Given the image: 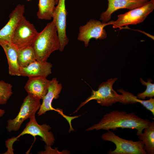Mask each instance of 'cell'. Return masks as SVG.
Segmentation results:
<instances>
[{"label":"cell","mask_w":154,"mask_h":154,"mask_svg":"<svg viewBox=\"0 0 154 154\" xmlns=\"http://www.w3.org/2000/svg\"><path fill=\"white\" fill-rule=\"evenodd\" d=\"M151 122L141 118L133 113H127L124 111L113 110L104 114L98 123L88 128L87 131L104 129L117 130L118 128L135 129L138 136Z\"/></svg>","instance_id":"1"},{"label":"cell","mask_w":154,"mask_h":154,"mask_svg":"<svg viewBox=\"0 0 154 154\" xmlns=\"http://www.w3.org/2000/svg\"><path fill=\"white\" fill-rule=\"evenodd\" d=\"M32 46L36 60L41 62L47 61L53 52L59 50L60 42L54 21L47 23L44 29L39 33Z\"/></svg>","instance_id":"2"},{"label":"cell","mask_w":154,"mask_h":154,"mask_svg":"<svg viewBox=\"0 0 154 154\" xmlns=\"http://www.w3.org/2000/svg\"><path fill=\"white\" fill-rule=\"evenodd\" d=\"M117 79L116 78L109 79L100 84L97 90L92 89L91 95L80 104L74 113L77 112L82 107L93 100H96L102 106L108 107L117 102L125 105L123 95L118 94L113 88V84Z\"/></svg>","instance_id":"3"},{"label":"cell","mask_w":154,"mask_h":154,"mask_svg":"<svg viewBox=\"0 0 154 154\" xmlns=\"http://www.w3.org/2000/svg\"><path fill=\"white\" fill-rule=\"evenodd\" d=\"M29 121L26 125L23 131L16 137H12L5 141V145L7 150L5 152L7 154H13V145L14 143L21 136L25 134L31 135L34 137L39 136L42 140L48 146L53 145L55 140L52 133L49 131L51 128L46 124L39 125L37 122L35 116L29 118Z\"/></svg>","instance_id":"4"},{"label":"cell","mask_w":154,"mask_h":154,"mask_svg":"<svg viewBox=\"0 0 154 154\" xmlns=\"http://www.w3.org/2000/svg\"><path fill=\"white\" fill-rule=\"evenodd\" d=\"M40 99L28 94L24 98L19 112L16 117L7 121L6 128L8 132L17 131L23 122L28 118L35 116L37 111L41 106Z\"/></svg>","instance_id":"5"},{"label":"cell","mask_w":154,"mask_h":154,"mask_svg":"<svg viewBox=\"0 0 154 154\" xmlns=\"http://www.w3.org/2000/svg\"><path fill=\"white\" fill-rule=\"evenodd\" d=\"M103 134L102 139L111 142L116 145L115 149L110 150V154H146L144 149V144L141 140L134 141L122 139L110 130Z\"/></svg>","instance_id":"6"},{"label":"cell","mask_w":154,"mask_h":154,"mask_svg":"<svg viewBox=\"0 0 154 154\" xmlns=\"http://www.w3.org/2000/svg\"><path fill=\"white\" fill-rule=\"evenodd\" d=\"M154 9V0H150L143 6L118 15V18L112 25L114 28L123 26L135 25L143 22Z\"/></svg>","instance_id":"7"},{"label":"cell","mask_w":154,"mask_h":154,"mask_svg":"<svg viewBox=\"0 0 154 154\" xmlns=\"http://www.w3.org/2000/svg\"><path fill=\"white\" fill-rule=\"evenodd\" d=\"M39 33L23 16L16 28L11 42L18 48L32 46Z\"/></svg>","instance_id":"8"},{"label":"cell","mask_w":154,"mask_h":154,"mask_svg":"<svg viewBox=\"0 0 154 154\" xmlns=\"http://www.w3.org/2000/svg\"><path fill=\"white\" fill-rule=\"evenodd\" d=\"M114 21L103 23L94 19H90L84 25L79 28V33L77 39L84 42L85 46L87 47L91 39L96 40L106 38L107 34L104 27L109 25H112Z\"/></svg>","instance_id":"9"},{"label":"cell","mask_w":154,"mask_h":154,"mask_svg":"<svg viewBox=\"0 0 154 154\" xmlns=\"http://www.w3.org/2000/svg\"><path fill=\"white\" fill-rule=\"evenodd\" d=\"M65 3V0H58L52 17V20L55 23L60 40L59 51L60 52L63 50L69 41L66 34V16L68 13Z\"/></svg>","instance_id":"10"},{"label":"cell","mask_w":154,"mask_h":154,"mask_svg":"<svg viewBox=\"0 0 154 154\" xmlns=\"http://www.w3.org/2000/svg\"><path fill=\"white\" fill-rule=\"evenodd\" d=\"M108 7L100 15V20L107 23L110 20L112 13L119 9L131 10L143 6L150 0H107Z\"/></svg>","instance_id":"11"},{"label":"cell","mask_w":154,"mask_h":154,"mask_svg":"<svg viewBox=\"0 0 154 154\" xmlns=\"http://www.w3.org/2000/svg\"><path fill=\"white\" fill-rule=\"evenodd\" d=\"M25 9L24 5L19 4L10 14L8 21L0 30V41L11 42L13 33L24 16Z\"/></svg>","instance_id":"12"},{"label":"cell","mask_w":154,"mask_h":154,"mask_svg":"<svg viewBox=\"0 0 154 154\" xmlns=\"http://www.w3.org/2000/svg\"><path fill=\"white\" fill-rule=\"evenodd\" d=\"M50 80L43 76L29 77L24 88L28 94L42 99L47 93Z\"/></svg>","instance_id":"13"},{"label":"cell","mask_w":154,"mask_h":154,"mask_svg":"<svg viewBox=\"0 0 154 154\" xmlns=\"http://www.w3.org/2000/svg\"><path fill=\"white\" fill-rule=\"evenodd\" d=\"M62 88V84L59 83L56 78L50 80L47 92L42 99V103L37 113L38 116L45 114L47 111L54 110L52 106V100L59 97Z\"/></svg>","instance_id":"14"},{"label":"cell","mask_w":154,"mask_h":154,"mask_svg":"<svg viewBox=\"0 0 154 154\" xmlns=\"http://www.w3.org/2000/svg\"><path fill=\"white\" fill-rule=\"evenodd\" d=\"M52 65L47 61L41 62L36 60L27 66L20 68V76L28 77L43 76L47 77L51 73Z\"/></svg>","instance_id":"15"},{"label":"cell","mask_w":154,"mask_h":154,"mask_svg":"<svg viewBox=\"0 0 154 154\" xmlns=\"http://www.w3.org/2000/svg\"><path fill=\"white\" fill-rule=\"evenodd\" d=\"M0 45L6 54L9 65V73L11 76H20L18 61V48L11 42L1 41Z\"/></svg>","instance_id":"16"},{"label":"cell","mask_w":154,"mask_h":154,"mask_svg":"<svg viewBox=\"0 0 154 154\" xmlns=\"http://www.w3.org/2000/svg\"><path fill=\"white\" fill-rule=\"evenodd\" d=\"M138 136L140 140L144 144V149L147 154H154V122H151L149 125L143 130Z\"/></svg>","instance_id":"17"},{"label":"cell","mask_w":154,"mask_h":154,"mask_svg":"<svg viewBox=\"0 0 154 154\" xmlns=\"http://www.w3.org/2000/svg\"><path fill=\"white\" fill-rule=\"evenodd\" d=\"M56 5L55 0H39L37 16L41 20H50Z\"/></svg>","instance_id":"18"},{"label":"cell","mask_w":154,"mask_h":154,"mask_svg":"<svg viewBox=\"0 0 154 154\" xmlns=\"http://www.w3.org/2000/svg\"><path fill=\"white\" fill-rule=\"evenodd\" d=\"M117 91L121 94L124 97L125 105L139 103L147 109L150 111L154 115V99L150 98L149 100H144L139 99L137 96L132 94L125 91L123 89H119Z\"/></svg>","instance_id":"19"},{"label":"cell","mask_w":154,"mask_h":154,"mask_svg":"<svg viewBox=\"0 0 154 154\" xmlns=\"http://www.w3.org/2000/svg\"><path fill=\"white\" fill-rule=\"evenodd\" d=\"M36 60L32 46L18 49V61L20 68L25 67Z\"/></svg>","instance_id":"20"},{"label":"cell","mask_w":154,"mask_h":154,"mask_svg":"<svg viewBox=\"0 0 154 154\" xmlns=\"http://www.w3.org/2000/svg\"><path fill=\"white\" fill-rule=\"evenodd\" d=\"M12 87L11 84L0 81V105L7 104L13 94Z\"/></svg>","instance_id":"21"},{"label":"cell","mask_w":154,"mask_h":154,"mask_svg":"<svg viewBox=\"0 0 154 154\" xmlns=\"http://www.w3.org/2000/svg\"><path fill=\"white\" fill-rule=\"evenodd\" d=\"M140 80L142 84L146 86V90L143 92L139 93L137 96L139 99L145 100L146 98L153 97L154 96V84L151 83L152 80L151 78L148 79L147 82L144 81L141 78Z\"/></svg>","instance_id":"22"},{"label":"cell","mask_w":154,"mask_h":154,"mask_svg":"<svg viewBox=\"0 0 154 154\" xmlns=\"http://www.w3.org/2000/svg\"><path fill=\"white\" fill-rule=\"evenodd\" d=\"M5 113V111L4 110L0 109V117H3Z\"/></svg>","instance_id":"23"},{"label":"cell","mask_w":154,"mask_h":154,"mask_svg":"<svg viewBox=\"0 0 154 154\" xmlns=\"http://www.w3.org/2000/svg\"><path fill=\"white\" fill-rule=\"evenodd\" d=\"M55 1L56 2V4L57 5L58 3V0H55Z\"/></svg>","instance_id":"24"},{"label":"cell","mask_w":154,"mask_h":154,"mask_svg":"<svg viewBox=\"0 0 154 154\" xmlns=\"http://www.w3.org/2000/svg\"><path fill=\"white\" fill-rule=\"evenodd\" d=\"M27 0L28 1H30L31 0Z\"/></svg>","instance_id":"25"},{"label":"cell","mask_w":154,"mask_h":154,"mask_svg":"<svg viewBox=\"0 0 154 154\" xmlns=\"http://www.w3.org/2000/svg\"></svg>","instance_id":"26"}]
</instances>
